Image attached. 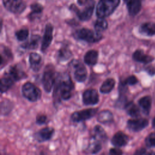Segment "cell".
<instances>
[{
  "label": "cell",
  "mask_w": 155,
  "mask_h": 155,
  "mask_svg": "<svg viewBox=\"0 0 155 155\" xmlns=\"http://www.w3.org/2000/svg\"><path fill=\"white\" fill-rule=\"evenodd\" d=\"M82 102L85 105H95L99 101V96L96 90L89 88L82 93Z\"/></svg>",
  "instance_id": "30bf717a"
},
{
  "label": "cell",
  "mask_w": 155,
  "mask_h": 155,
  "mask_svg": "<svg viewBox=\"0 0 155 155\" xmlns=\"http://www.w3.org/2000/svg\"><path fill=\"white\" fill-rule=\"evenodd\" d=\"M10 78L15 82L27 78V74L18 65L10 66L4 73Z\"/></svg>",
  "instance_id": "9c48e42d"
},
{
  "label": "cell",
  "mask_w": 155,
  "mask_h": 155,
  "mask_svg": "<svg viewBox=\"0 0 155 155\" xmlns=\"http://www.w3.org/2000/svg\"><path fill=\"white\" fill-rule=\"evenodd\" d=\"M129 141L128 136L122 131H118L114 133L111 139V143L116 147L125 146Z\"/></svg>",
  "instance_id": "5bb4252c"
},
{
  "label": "cell",
  "mask_w": 155,
  "mask_h": 155,
  "mask_svg": "<svg viewBox=\"0 0 155 155\" xmlns=\"http://www.w3.org/2000/svg\"><path fill=\"white\" fill-rule=\"evenodd\" d=\"M54 133V128L53 127H48L41 128L36 132L33 136L35 139L39 143L46 142L51 139Z\"/></svg>",
  "instance_id": "4fadbf2b"
},
{
  "label": "cell",
  "mask_w": 155,
  "mask_h": 155,
  "mask_svg": "<svg viewBox=\"0 0 155 155\" xmlns=\"http://www.w3.org/2000/svg\"><path fill=\"white\" fill-rule=\"evenodd\" d=\"M153 125L154 126V127H155V118L154 119V120H153Z\"/></svg>",
  "instance_id": "b9f144b4"
},
{
  "label": "cell",
  "mask_w": 155,
  "mask_h": 155,
  "mask_svg": "<svg viewBox=\"0 0 155 155\" xmlns=\"http://www.w3.org/2000/svg\"><path fill=\"white\" fill-rule=\"evenodd\" d=\"M12 59L13 55L10 50L6 47H4L2 48L1 54V69H2L8 62Z\"/></svg>",
  "instance_id": "83f0119b"
},
{
  "label": "cell",
  "mask_w": 155,
  "mask_h": 155,
  "mask_svg": "<svg viewBox=\"0 0 155 155\" xmlns=\"http://www.w3.org/2000/svg\"><path fill=\"white\" fill-rule=\"evenodd\" d=\"M102 143L90 139V142L87 147V151L91 154H96L102 150Z\"/></svg>",
  "instance_id": "f546056e"
},
{
  "label": "cell",
  "mask_w": 155,
  "mask_h": 155,
  "mask_svg": "<svg viewBox=\"0 0 155 155\" xmlns=\"http://www.w3.org/2000/svg\"><path fill=\"white\" fill-rule=\"evenodd\" d=\"M73 36L78 39L82 40L88 43L97 42L102 38V35L101 33L85 28L77 30L73 33Z\"/></svg>",
  "instance_id": "8992f818"
},
{
  "label": "cell",
  "mask_w": 155,
  "mask_h": 155,
  "mask_svg": "<svg viewBox=\"0 0 155 155\" xmlns=\"http://www.w3.org/2000/svg\"><path fill=\"white\" fill-rule=\"evenodd\" d=\"M122 82L127 86V85H134L138 82V79L135 76L131 75V76L127 77L124 81H122Z\"/></svg>",
  "instance_id": "d590c367"
},
{
  "label": "cell",
  "mask_w": 155,
  "mask_h": 155,
  "mask_svg": "<svg viewBox=\"0 0 155 155\" xmlns=\"http://www.w3.org/2000/svg\"><path fill=\"white\" fill-rule=\"evenodd\" d=\"M42 155H44V154H42Z\"/></svg>",
  "instance_id": "7bdbcfd3"
},
{
  "label": "cell",
  "mask_w": 155,
  "mask_h": 155,
  "mask_svg": "<svg viewBox=\"0 0 155 155\" xmlns=\"http://www.w3.org/2000/svg\"><path fill=\"white\" fill-rule=\"evenodd\" d=\"M56 76L57 73L53 65L48 64L45 67L42 78V84L43 88L46 93H50L53 90Z\"/></svg>",
  "instance_id": "3957f363"
},
{
  "label": "cell",
  "mask_w": 155,
  "mask_h": 155,
  "mask_svg": "<svg viewBox=\"0 0 155 155\" xmlns=\"http://www.w3.org/2000/svg\"><path fill=\"white\" fill-rule=\"evenodd\" d=\"M145 142L148 147H155V133H150L145 138Z\"/></svg>",
  "instance_id": "e575fe53"
},
{
  "label": "cell",
  "mask_w": 155,
  "mask_h": 155,
  "mask_svg": "<svg viewBox=\"0 0 155 155\" xmlns=\"http://www.w3.org/2000/svg\"><path fill=\"white\" fill-rule=\"evenodd\" d=\"M145 155H155V152L154 151H150L148 153H147V154Z\"/></svg>",
  "instance_id": "60d3db41"
},
{
  "label": "cell",
  "mask_w": 155,
  "mask_h": 155,
  "mask_svg": "<svg viewBox=\"0 0 155 155\" xmlns=\"http://www.w3.org/2000/svg\"><path fill=\"white\" fill-rule=\"evenodd\" d=\"M15 36L18 41H24L28 36V30L25 28L21 29L15 33Z\"/></svg>",
  "instance_id": "836d02e7"
},
{
  "label": "cell",
  "mask_w": 155,
  "mask_h": 155,
  "mask_svg": "<svg viewBox=\"0 0 155 155\" xmlns=\"http://www.w3.org/2000/svg\"><path fill=\"white\" fill-rule=\"evenodd\" d=\"M98 59V52L94 50L88 51L84 55V62L90 66H93L96 64Z\"/></svg>",
  "instance_id": "7402d4cb"
},
{
  "label": "cell",
  "mask_w": 155,
  "mask_h": 155,
  "mask_svg": "<svg viewBox=\"0 0 155 155\" xmlns=\"http://www.w3.org/2000/svg\"><path fill=\"white\" fill-rule=\"evenodd\" d=\"M149 124L148 120L145 118H135L127 120V128L134 132H138L146 128Z\"/></svg>",
  "instance_id": "7c38bea8"
},
{
  "label": "cell",
  "mask_w": 155,
  "mask_h": 155,
  "mask_svg": "<svg viewBox=\"0 0 155 155\" xmlns=\"http://www.w3.org/2000/svg\"><path fill=\"white\" fill-rule=\"evenodd\" d=\"M78 4L79 5L88 6L94 4V0H78Z\"/></svg>",
  "instance_id": "f35d334b"
},
{
  "label": "cell",
  "mask_w": 155,
  "mask_h": 155,
  "mask_svg": "<svg viewBox=\"0 0 155 155\" xmlns=\"http://www.w3.org/2000/svg\"><path fill=\"white\" fill-rule=\"evenodd\" d=\"M132 57L134 61L140 63H143L145 64H149L153 62L154 59L153 56L145 54L144 51L140 49L136 50L133 53Z\"/></svg>",
  "instance_id": "e0dca14e"
},
{
  "label": "cell",
  "mask_w": 155,
  "mask_h": 155,
  "mask_svg": "<svg viewBox=\"0 0 155 155\" xmlns=\"http://www.w3.org/2000/svg\"><path fill=\"white\" fill-rule=\"evenodd\" d=\"M53 27L50 23L47 24L44 31V37L41 45V51L44 52L50 46L53 39Z\"/></svg>",
  "instance_id": "9a60e30c"
},
{
  "label": "cell",
  "mask_w": 155,
  "mask_h": 155,
  "mask_svg": "<svg viewBox=\"0 0 155 155\" xmlns=\"http://www.w3.org/2000/svg\"><path fill=\"white\" fill-rule=\"evenodd\" d=\"M69 68L72 70L73 78L78 82H84L87 78L88 72L85 66L80 61L71 60L68 64Z\"/></svg>",
  "instance_id": "5b68a950"
},
{
  "label": "cell",
  "mask_w": 155,
  "mask_h": 155,
  "mask_svg": "<svg viewBox=\"0 0 155 155\" xmlns=\"http://www.w3.org/2000/svg\"><path fill=\"white\" fill-rule=\"evenodd\" d=\"M30 8L31 10V13L30 14V19H32L34 18L35 15H37L41 13L43 10V7L38 3H34L30 5Z\"/></svg>",
  "instance_id": "d6a6232c"
},
{
  "label": "cell",
  "mask_w": 155,
  "mask_h": 155,
  "mask_svg": "<svg viewBox=\"0 0 155 155\" xmlns=\"http://www.w3.org/2000/svg\"><path fill=\"white\" fill-rule=\"evenodd\" d=\"M91 138L101 143H105L108 139V136L106 131L102 126L96 125L93 128Z\"/></svg>",
  "instance_id": "2e32d148"
},
{
  "label": "cell",
  "mask_w": 155,
  "mask_h": 155,
  "mask_svg": "<svg viewBox=\"0 0 155 155\" xmlns=\"http://www.w3.org/2000/svg\"><path fill=\"white\" fill-rule=\"evenodd\" d=\"M139 105L142 108L143 113L148 115L151 108L152 99L150 96H145L141 97L138 101Z\"/></svg>",
  "instance_id": "d4e9b609"
},
{
  "label": "cell",
  "mask_w": 155,
  "mask_h": 155,
  "mask_svg": "<svg viewBox=\"0 0 155 155\" xmlns=\"http://www.w3.org/2000/svg\"><path fill=\"white\" fill-rule=\"evenodd\" d=\"M119 3L120 0H99L96 6V16L99 18L110 16L118 7Z\"/></svg>",
  "instance_id": "7a4b0ae2"
},
{
  "label": "cell",
  "mask_w": 155,
  "mask_h": 155,
  "mask_svg": "<svg viewBox=\"0 0 155 155\" xmlns=\"http://www.w3.org/2000/svg\"><path fill=\"white\" fill-rule=\"evenodd\" d=\"M73 56L71 50L67 47L61 48L58 52V60L59 62H65L70 59Z\"/></svg>",
  "instance_id": "f1b7e54d"
},
{
  "label": "cell",
  "mask_w": 155,
  "mask_h": 155,
  "mask_svg": "<svg viewBox=\"0 0 155 155\" xmlns=\"http://www.w3.org/2000/svg\"><path fill=\"white\" fill-rule=\"evenodd\" d=\"M139 31L141 35L147 36L155 35V22H147L142 24L139 27Z\"/></svg>",
  "instance_id": "44dd1931"
},
{
  "label": "cell",
  "mask_w": 155,
  "mask_h": 155,
  "mask_svg": "<svg viewBox=\"0 0 155 155\" xmlns=\"http://www.w3.org/2000/svg\"><path fill=\"white\" fill-rule=\"evenodd\" d=\"M5 8L14 14L21 13L26 7L22 0H2Z\"/></svg>",
  "instance_id": "ba28073f"
},
{
  "label": "cell",
  "mask_w": 155,
  "mask_h": 155,
  "mask_svg": "<svg viewBox=\"0 0 155 155\" xmlns=\"http://www.w3.org/2000/svg\"><path fill=\"white\" fill-rule=\"evenodd\" d=\"M108 27L107 21L104 18H99L96 21L94 24V28L96 31L101 33L105 30Z\"/></svg>",
  "instance_id": "1f68e13d"
},
{
  "label": "cell",
  "mask_w": 155,
  "mask_h": 155,
  "mask_svg": "<svg viewBox=\"0 0 155 155\" xmlns=\"http://www.w3.org/2000/svg\"><path fill=\"white\" fill-rule=\"evenodd\" d=\"M13 102L7 99H5L1 101V115L6 116L8 114L10 111L12 110L13 108Z\"/></svg>",
  "instance_id": "4dcf8cb0"
},
{
  "label": "cell",
  "mask_w": 155,
  "mask_h": 155,
  "mask_svg": "<svg viewBox=\"0 0 155 155\" xmlns=\"http://www.w3.org/2000/svg\"><path fill=\"white\" fill-rule=\"evenodd\" d=\"M109 155H123V151L119 147L111 148L109 150Z\"/></svg>",
  "instance_id": "74e56055"
},
{
  "label": "cell",
  "mask_w": 155,
  "mask_h": 155,
  "mask_svg": "<svg viewBox=\"0 0 155 155\" xmlns=\"http://www.w3.org/2000/svg\"><path fill=\"white\" fill-rule=\"evenodd\" d=\"M74 89V84L68 74L66 73H57L53 92L54 105L56 106L60 104L61 100L67 101L70 99L73 96Z\"/></svg>",
  "instance_id": "6da1fadb"
},
{
  "label": "cell",
  "mask_w": 155,
  "mask_h": 155,
  "mask_svg": "<svg viewBox=\"0 0 155 155\" xmlns=\"http://www.w3.org/2000/svg\"><path fill=\"white\" fill-rule=\"evenodd\" d=\"M146 71L150 75L155 74V67L153 66H148L146 68Z\"/></svg>",
  "instance_id": "ab89813d"
},
{
  "label": "cell",
  "mask_w": 155,
  "mask_h": 155,
  "mask_svg": "<svg viewBox=\"0 0 155 155\" xmlns=\"http://www.w3.org/2000/svg\"><path fill=\"white\" fill-rule=\"evenodd\" d=\"M40 40L41 37L39 35H32L29 40L24 43L21 46L25 49L35 50L38 47Z\"/></svg>",
  "instance_id": "484cf974"
},
{
  "label": "cell",
  "mask_w": 155,
  "mask_h": 155,
  "mask_svg": "<svg viewBox=\"0 0 155 155\" xmlns=\"http://www.w3.org/2000/svg\"><path fill=\"white\" fill-rule=\"evenodd\" d=\"M1 83V93L2 94L7 91L14 84L15 82L8 76L3 74L0 79Z\"/></svg>",
  "instance_id": "4316f807"
},
{
  "label": "cell",
  "mask_w": 155,
  "mask_h": 155,
  "mask_svg": "<svg viewBox=\"0 0 155 155\" xmlns=\"http://www.w3.org/2000/svg\"><path fill=\"white\" fill-rule=\"evenodd\" d=\"M97 121L102 124H109L114 121L113 113L109 110H103L97 115Z\"/></svg>",
  "instance_id": "ffe728a7"
},
{
  "label": "cell",
  "mask_w": 155,
  "mask_h": 155,
  "mask_svg": "<svg viewBox=\"0 0 155 155\" xmlns=\"http://www.w3.org/2000/svg\"><path fill=\"white\" fill-rule=\"evenodd\" d=\"M94 4L86 6L82 10H80L74 4H71L70 7L71 10L74 12L78 18L83 21L89 20L93 13Z\"/></svg>",
  "instance_id": "8fae6325"
},
{
  "label": "cell",
  "mask_w": 155,
  "mask_h": 155,
  "mask_svg": "<svg viewBox=\"0 0 155 155\" xmlns=\"http://www.w3.org/2000/svg\"><path fill=\"white\" fill-rule=\"evenodd\" d=\"M128 115L133 118H137L140 116V109L133 101L127 102L124 107Z\"/></svg>",
  "instance_id": "603a6c76"
},
{
  "label": "cell",
  "mask_w": 155,
  "mask_h": 155,
  "mask_svg": "<svg viewBox=\"0 0 155 155\" xmlns=\"http://www.w3.org/2000/svg\"><path fill=\"white\" fill-rule=\"evenodd\" d=\"M124 1L126 4L128 13L131 16H136L140 12L142 8L141 0H124Z\"/></svg>",
  "instance_id": "ac0fdd59"
},
{
  "label": "cell",
  "mask_w": 155,
  "mask_h": 155,
  "mask_svg": "<svg viewBox=\"0 0 155 155\" xmlns=\"http://www.w3.org/2000/svg\"><path fill=\"white\" fill-rule=\"evenodd\" d=\"M29 64L31 69L35 72L39 71L42 64V59L37 53H31L29 54Z\"/></svg>",
  "instance_id": "d6986e66"
},
{
  "label": "cell",
  "mask_w": 155,
  "mask_h": 155,
  "mask_svg": "<svg viewBox=\"0 0 155 155\" xmlns=\"http://www.w3.org/2000/svg\"><path fill=\"white\" fill-rule=\"evenodd\" d=\"M116 84V81L114 79L109 78L106 79L101 84L99 91L102 94H108L114 88Z\"/></svg>",
  "instance_id": "cb8c5ba5"
},
{
  "label": "cell",
  "mask_w": 155,
  "mask_h": 155,
  "mask_svg": "<svg viewBox=\"0 0 155 155\" xmlns=\"http://www.w3.org/2000/svg\"><path fill=\"white\" fill-rule=\"evenodd\" d=\"M47 120V117L46 115L42 114H38L36 117V123L38 125H43L44 124Z\"/></svg>",
  "instance_id": "8d00e7d4"
},
{
  "label": "cell",
  "mask_w": 155,
  "mask_h": 155,
  "mask_svg": "<svg viewBox=\"0 0 155 155\" xmlns=\"http://www.w3.org/2000/svg\"><path fill=\"white\" fill-rule=\"evenodd\" d=\"M22 96L28 101L35 102L39 100L42 96L41 90L33 83L27 82L21 87Z\"/></svg>",
  "instance_id": "277c9868"
},
{
  "label": "cell",
  "mask_w": 155,
  "mask_h": 155,
  "mask_svg": "<svg viewBox=\"0 0 155 155\" xmlns=\"http://www.w3.org/2000/svg\"><path fill=\"white\" fill-rule=\"evenodd\" d=\"M97 111L98 108H89L76 111L71 114L70 119L74 122H82L94 117L97 114Z\"/></svg>",
  "instance_id": "52a82bcc"
}]
</instances>
